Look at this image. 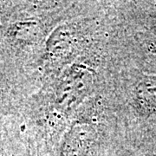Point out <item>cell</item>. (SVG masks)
Here are the masks:
<instances>
[{"label":"cell","instance_id":"1","mask_svg":"<svg viewBox=\"0 0 156 156\" xmlns=\"http://www.w3.org/2000/svg\"><path fill=\"white\" fill-rule=\"evenodd\" d=\"M94 75L84 65H74L63 75L56 89V102L69 108L82 101L91 90Z\"/></svg>","mask_w":156,"mask_h":156},{"label":"cell","instance_id":"2","mask_svg":"<svg viewBox=\"0 0 156 156\" xmlns=\"http://www.w3.org/2000/svg\"><path fill=\"white\" fill-rule=\"evenodd\" d=\"M94 140V132L86 125L74 126L66 135L61 156H86Z\"/></svg>","mask_w":156,"mask_h":156},{"label":"cell","instance_id":"3","mask_svg":"<svg viewBox=\"0 0 156 156\" xmlns=\"http://www.w3.org/2000/svg\"><path fill=\"white\" fill-rule=\"evenodd\" d=\"M14 78L0 74V126L6 115L16 111L19 103V93L14 86Z\"/></svg>","mask_w":156,"mask_h":156},{"label":"cell","instance_id":"4","mask_svg":"<svg viewBox=\"0 0 156 156\" xmlns=\"http://www.w3.org/2000/svg\"><path fill=\"white\" fill-rule=\"evenodd\" d=\"M134 99L140 111L151 114L156 110V77L146 76L135 87Z\"/></svg>","mask_w":156,"mask_h":156},{"label":"cell","instance_id":"5","mask_svg":"<svg viewBox=\"0 0 156 156\" xmlns=\"http://www.w3.org/2000/svg\"><path fill=\"white\" fill-rule=\"evenodd\" d=\"M5 128V124L0 126V156H17V141Z\"/></svg>","mask_w":156,"mask_h":156}]
</instances>
